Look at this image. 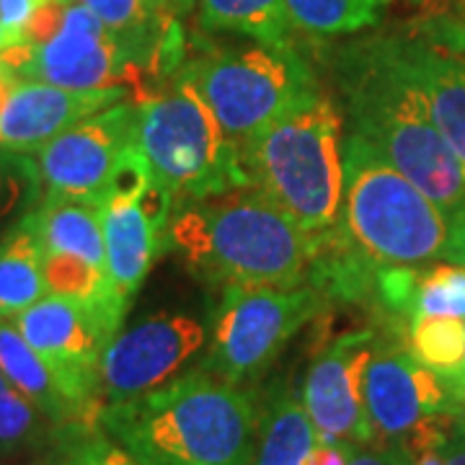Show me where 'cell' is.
Segmentation results:
<instances>
[{"label":"cell","mask_w":465,"mask_h":465,"mask_svg":"<svg viewBox=\"0 0 465 465\" xmlns=\"http://www.w3.org/2000/svg\"><path fill=\"white\" fill-rule=\"evenodd\" d=\"M336 75L347 96L351 133L365 137L445 215L455 213L465 200V166L440 134L385 36L347 47Z\"/></svg>","instance_id":"3957f363"},{"label":"cell","mask_w":465,"mask_h":465,"mask_svg":"<svg viewBox=\"0 0 465 465\" xmlns=\"http://www.w3.org/2000/svg\"><path fill=\"white\" fill-rule=\"evenodd\" d=\"M0 60L18 81L60 85L70 91L140 88L143 67L133 50L112 34L81 0L67 3L60 21L42 42L16 45Z\"/></svg>","instance_id":"9c48e42d"},{"label":"cell","mask_w":465,"mask_h":465,"mask_svg":"<svg viewBox=\"0 0 465 465\" xmlns=\"http://www.w3.org/2000/svg\"><path fill=\"white\" fill-rule=\"evenodd\" d=\"M316 445V430L292 385L277 382L259 419V440L253 465H302Z\"/></svg>","instance_id":"ffe728a7"},{"label":"cell","mask_w":465,"mask_h":465,"mask_svg":"<svg viewBox=\"0 0 465 465\" xmlns=\"http://www.w3.org/2000/svg\"><path fill=\"white\" fill-rule=\"evenodd\" d=\"M197 24L204 32L235 34L256 45H290L284 0H197Z\"/></svg>","instance_id":"7402d4cb"},{"label":"cell","mask_w":465,"mask_h":465,"mask_svg":"<svg viewBox=\"0 0 465 465\" xmlns=\"http://www.w3.org/2000/svg\"><path fill=\"white\" fill-rule=\"evenodd\" d=\"M182 73L241 153L277 119L321 94L313 67L290 45L213 50L183 63Z\"/></svg>","instance_id":"52a82bcc"},{"label":"cell","mask_w":465,"mask_h":465,"mask_svg":"<svg viewBox=\"0 0 465 465\" xmlns=\"http://www.w3.org/2000/svg\"><path fill=\"white\" fill-rule=\"evenodd\" d=\"M42 266H45L47 295L84 302L88 308H96L101 313L112 316L116 323L124 321L130 305L116 295L104 266L88 264L84 259L67 253H45Z\"/></svg>","instance_id":"603a6c76"},{"label":"cell","mask_w":465,"mask_h":465,"mask_svg":"<svg viewBox=\"0 0 465 465\" xmlns=\"http://www.w3.org/2000/svg\"><path fill=\"white\" fill-rule=\"evenodd\" d=\"M406 351L442 378L458 381L465 370V321L416 318L406 329Z\"/></svg>","instance_id":"484cf974"},{"label":"cell","mask_w":465,"mask_h":465,"mask_svg":"<svg viewBox=\"0 0 465 465\" xmlns=\"http://www.w3.org/2000/svg\"><path fill=\"white\" fill-rule=\"evenodd\" d=\"M57 430L0 372V465L54 445Z\"/></svg>","instance_id":"d4e9b609"},{"label":"cell","mask_w":465,"mask_h":465,"mask_svg":"<svg viewBox=\"0 0 465 465\" xmlns=\"http://www.w3.org/2000/svg\"><path fill=\"white\" fill-rule=\"evenodd\" d=\"M452 382L458 385V391L463 393V399H465V372H463V375H460V378H458V381H452Z\"/></svg>","instance_id":"74e56055"},{"label":"cell","mask_w":465,"mask_h":465,"mask_svg":"<svg viewBox=\"0 0 465 465\" xmlns=\"http://www.w3.org/2000/svg\"><path fill=\"white\" fill-rule=\"evenodd\" d=\"M442 465H465V421H458V427L452 430Z\"/></svg>","instance_id":"836d02e7"},{"label":"cell","mask_w":465,"mask_h":465,"mask_svg":"<svg viewBox=\"0 0 465 465\" xmlns=\"http://www.w3.org/2000/svg\"><path fill=\"white\" fill-rule=\"evenodd\" d=\"M323 300L308 282L290 290H223L202 367L243 388L256 382L321 311Z\"/></svg>","instance_id":"ba28073f"},{"label":"cell","mask_w":465,"mask_h":465,"mask_svg":"<svg viewBox=\"0 0 465 465\" xmlns=\"http://www.w3.org/2000/svg\"><path fill=\"white\" fill-rule=\"evenodd\" d=\"M336 225L378 266L432 264L448 238V215L357 133L344 137Z\"/></svg>","instance_id":"5b68a950"},{"label":"cell","mask_w":465,"mask_h":465,"mask_svg":"<svg viewBox=\"0 0 465 465\" xmlns=\"http://www.w3.org/2000/svg\"><path fill=\"white\" fill-rule=\"evenodd\" d=\"M365 406L375 442L399 445L424 421L460 416L465 406L458 385L442 378L401 347H375L365 372Z\"/></svg>","instance_id":"4fadbf2b"},{"label":"cell","mask_w":465,"mask_h":465,"mask_svg":"<svg viewBox=\"0 0 465 465\" xmlns=\"http://www.w3.org/2000/svg\"><path fill=\"white\" fill-rule=\"evenodd\" d=\"M127 96V88L70 91L39 81H21L0 112V148L34 155L85 116L99 114Z\"/></svg>","instance_id":"2e32d148"},{"label":"cell","mask_w":465,"mask_h":465,"mask_svg":"<svg viewBox=\"0 0 465 465\" xmlns=\"http://www.w3.org/2000/svg\"><path fill=\"white\" fill-rule=\"evenodd\" d=\"M463 372H465V370H463Z\"/></svg>","instance_id":"f35d334b"},{"label":"cell","mask_w":465,"mask_h":465,"mask_svg":"<svg viewBox=\"0 0 465 465\" xmlns=\"http://www.w3.org/2000/svg\"><path fill=\"white\" fill-rule=\"evenodd\" d=\"M0 372L32 403L54 430H65L73 424H84L75 409L65 399L57 378L47 362L34 351V347L18 331L14 318L0 316ZM94 427V424H88Z\"/></svg>","instance_id":"ac0fdd59"},{"label":"cell","mask_w":465,"mask_h":465,"mask_svg":"<svg viewBox=\"0 0 465 465\" xmlns=\"http://www.w3.org/2000/svg\"><path fill=\"white\" fill-rule=\"evenodd\" d=\"M256 393L194 367L137 399L101 406L99 427L140 465H253Z\"/></svg>","instance_id":"6da1fadb"},{"label":"cell","mask_w":465,"mask_h":465,"mask_svg":"<svg viewBox=\"0 0 465 465\" xmlns=\"http://www.w3.org/2000/svg\"><path fill=\"white\" fill-rule=\"evenodd\" d=\"M14 323L47 362L78 419L84 424H99L101 354L122 323L96 308L57 295L36 300Z\"/></svg>","instance_id":"30bf717a"},{"label":"cell","mask_w":465,"mask_h":465,"mask_svg":"<svg viewBox=\"0 0 465 465\" xmlns=\"http://www.w3.org/2000/svg\"><path fill=\"white\" fill-rule=\"evenodd\" d=\"M168 249L202 282L223 290H290L308 282L316 235L305 232L256 186L204 200H179Z\"/></svg>","instance_id":"7a4b0ae2"},{"label":"cell","mask_w":465,"mask_h":465,"mask_svg":"<svg viewBox=\"0 0 465 465\" xmlns=\"http://www.w3.org/2000/svg\"><path fill=\"white\" fill-rule=\"evenodd\" d=\"M440 259L445 264L465 266V200L458 204L455 213L448 215V238Z\"/></svg>","instance_id":"1f68e13d"},{"label":"cell","mask_w":465,"mask_h":465,"mask_svg":"<svg viewBox=\"0 0 465 465\" xmlns=\"http://www.w3.org/2000/svg\"><path fill=\"white\" fill-rule=\"evenodd\" d=\"M54 448L60 465H140L99 424H73L57 430Z\"/></svg>","instance_id":"f1b7e54d"},{"label":"cell","mask_w":465,"mask_h":465,"mask_svg":"<svg viewBox=\"0 0 465 465\" xmlns=\"http://www.w3.org/2000/svg\"><path fill=\"white\" fill-rule=\"evenodd\" d=\"M251 183L311 235L331 231L341 215L344 134L339 106L329 96L277 119L246 153Z\"/></svg>","instance_id":"277c9868"},{"label":"cell","mask_w":465,"mask_h":465,"mask_svg":"<svg viewBox=\"0 0 465 465\" xmlns=\"http://www.w3.org/2000/svg\"><path fill=\"white\" fill-rule=\"evenodd\" d=\"M11 465H60V458H57V448L52 445V448L39 450V452L26 455V458H21V460Z\"/></svg>","instance_id":"d590c367"},{"label":"cell","mask_w":465,"mask_h":465,"mask_svg":"<svg viewBox=\"0 0 465 465\" xmlns=\"http://www.w3.org/2000/svg\"><path fill=\"white\" fill-rule=\"evenodd\" d=\"M401 70L427 104L440 134L465 166V57L432 36H385Z\"/></svg>","instance_id":"e0dca14e"},{"label":"cell","mask_w":465,"mask_h":465,"mask_svg":"<svg viewBox=\"0 0 465 465\" xmlns=\"http://www.w3.org/2000/svg\"><path fill=\"white\" fill-rule=\"evenodd\" d=\"M47 3L50 0H0V24L16 45H21V36L26 32L34 14Z\"/></svg>","instance_id":"f546056e"},{"label":"cell","mask_w":465,"mask_h":465,"mask_svg":"<svg viewBox=\"0 0 465 465\" xmlns=\"http://www.w3.org/2000/svg\"><path fill=\"white\" fill-rule=\"evenodd\" d=\"M176 197L158 179L101 202L106 274L114 292L133 305L158 256L168 249V225Z\"/></svg>","instance_id":"9a60e30c"},{"label":"cell","mask_w":465,"mask_h":465,"mask_svg":"<svg viewBox=\"0 0 465 465\" xmlns=\"http://www.w3.org/2000/svg\"><path fill=\"white\" fill-rule=\"evenodd\" d=\"M45 249L26 223L0 241V316L16 318L47 295Z\"/></svg>","instance_id":"44dd1931"},{"label":"cell","mask_w":465,"mask_h":465,"mask_svg":"<svg viewBox=\"0 0 465 465\" xmlns=\"http://www.w3.org/2000/svg\"><path fill=\"white\" fill-rule=\"evenodd\" d=\"M24 223L39 238L45 253H67L106 269L101 210L96 204L42 194Z\"/></svg>","instance_id":"d6986e66"},{"label":"cell","mask_w":465,"mask_h":465,"mask_svg":"<svg viewBox=\"0 0 465 465\" xmlns=\"http://www.w3.org/2000/svg\"><path fill=\"white\" fill-rule=\"evenodd\" d=\"M207 347L210 331L192 313H155L119 329L101 354V406L137 399L176 381Z\"/></svg>","instance_id":"8fae6325"},{"label":"cell","mask_w":465,"mask_h":465,"mask_svg":"<svg viewBox=\"0 0 465 465\" xmlns=\"http://www.w3.org/2000/svg\"><path fill=\"white\" fill-rule=\"evenodd\" d=\"M375 347V333L360 329L331 339L313 360L300 396L316 430V442H375L365 406V372Z\"/></svg>","instance_id":"5bb4252c"},{"label":"cell","mask_w":465,"mask_h":465,"mask_svg":"<svg viewBox=\"0 0 465 465\" xmlns=\"http://www.w3.org/2000/svg\"><path fill=\"white\" fill-rule=\"evenodd\" d=\"M354 445H329V442H316L313 450L308 452V458L302 465H347L351 458Z\"/></svg>","instance_id":"d6a6232c"},{"label":"cell","mask_w":465,"mask_h":465,"mask_svg":"<svg viewBox=\"0 0 465 465\" xmlns=\"http://www.w3.org/2000/svg\"><path fill=\"white\" fill-rule=\"evenodd\" d=\"M137 130V101H119L57 134L34 153L45 197L99 207Z\"/></svg>","instance_id":"7c38bea8"},{"label":"cell","mask_w":465,"mask_h":465,"mask_svg":"<svg viewBox=\"0 0 465 465\" xmlns=\"http://www.w3.org/2000/svg\"><path fill=\"white\" fill-rule=\"evenodd\" d=\"M416 318L465 321V266H419L409 323Z\"/></svg>","instance_id":"83f0119b"},{"label":"cell","mask_w":465,"mask_h":465,"mask_svg":"<svg viewBox=\"0 0 465 465\" xmlns=\"http://www.w3.org/2000/svg\"><path fill=\"white\" fill-rule=\"evenodd\" d=\"M385 5L388 0H284L290 29L318 39L372 29Z\"/></svg>","instance_id":"cb8c5ba5"},{"label":"cell","mask_w":465,"mask_h":465,"mask_svg":"<svg viewBox=\"0 0 465 465\" xmlns=\"http://www.w3.org/2000/svg\"><path fill=\"white\" fill-rule=\"evenodd\" d=\"M18 84H21V81H18L16 73L0 60V112L5 109V104H8V99H11V94H14V88H16Z\"/></svg>","instance_id":"e575fe53"},{"label":"cell","mask_w":465,"mask_h":465,"mask_svg":"<svg viewBox=\"0 0 465 465\" xmlns=\"http://www.w3.org/2000/svg\"><path fill=\"white\" fill-rule=\"evenodd\" d=\"M11 47H16V42L8 36V32H5V29H3V24H0V54H3L5 50H11Z\"/></svg>","instance_id":"8d00e7d4"},{"label":"cell","mask_w":465,"mask_h":465,"mask_svg":"<svg viewBox=\"0 0 465 465\" xmlns=\"http://www.w3.org/2000/svg\"><path fill=\"white\" fill-rule=\"evenodd\" d=\"M347 465H411V458L399 445H354Z\"/></svg>","instance_id":"4dcf8cb0"},{"label":"cell","mask_w":465,"mask_h":465,"mask_svg":"<svg viewBox=\"0 0 465 465\" xmlns=\"http://www.w3.org/2000/svg\"><path fill=\"white\" fill-rule=\"evenodd\" d=\"M134 137L153 179L176 202L253 186L241 148L182 70L166 91L137 101Z\"/></svg>","instance_id":"8992f818"},{"label":"cell","mask_w":465,"mask_h":465,"mask_svg":"<svg viewBox=\"0 0 465 465\" xmlns=\"http://www.w3.org/2000/svg\"><path fill=\"white\" fill-rule=\"evenodd\" d=\"M45 194L32 153L0 148V241L26 220Z\"/></svg>","instance_id":"4316f807"}]
</instances>
